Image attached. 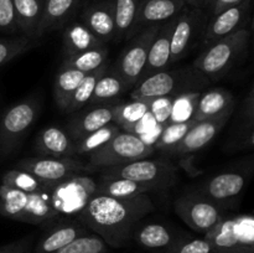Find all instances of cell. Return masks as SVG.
Listing matches in <instances>:
<instances>
[{"label":"cell","instance_id":"6da1fadb","mask_svg":"<svg viewBox=\"0 0 254 253\" xmlns=\"http://www.w3.org/2000/svg\"><path fill=\"white\" fill-rule=\"evenodd\" d=\"M154 210L146 193L134 197L94 195L76 218L109 247L121 248L130 243L135 226Z\"/></svg>","mask_w":254,"mask_h":253},{"label":"cell","instance_id":"7a4b0ae2","mask_svg":"<svg viewBox=\"0 0 254 253\" xmlns=\"http://www.w3.org/2000/svg\"><path fill=\"white\" fill-rule=\"evenodd\" d=\"M210 83L195 67L166 68L145 77L133 87L130 99H156L176 97L189 92H198Z\"/></svg>","mask_w":254,"mask_h":253},{"label":"cell","instance_id":"3957f363","mask_svg":"<svg viewBox=\"0 0 254 253\" xmlns=\"http://www.w3.org/2000/svg\"><path fill=\"white\" fill-rule=\"evenodd\" d=\"M0 216L30 225L45 226L61 220L50 206L44 190L25 192L5 185H0Z\"/></svg>","mask_w":254,"mask_h":253},{"label":"cell","instance_id":"277c9868","mask_svg":"<svg viewBox=\"0 0 254 253\" xmlns=\"http://www.w3.org/2000/svg\"><path fill=\"white\" fill-rule=\"evenodd\" d=\"M98 180L91 173H79L59 181H47L42 190L60 217H74L96 195Z\"/></svg>","mask_w":254,"mask_h":253},{"label":"cell","instance_id":"5b68a950","mask_svg":"<svg viewBox=\"0 0 254 253\" xmlns=\"http://www.w3.org/2000/svg\"><path fill=\"white\" fill-rule=\"evenodd\" d=\"M250 39L251 31L245 27L235 34L217 40L205 46L202 52L193 61L192 67H195L208 81L221 78L245 54Z\"/></svg>","mask_w":254,"mask_h":253},{"label":"cell","instance_id":"8992f818","mask_svg":"<svg viewBox=\"0 0 254 253\" xmlns=\"http://www.w3.org/2000/svg\"><path fill=\"white\" fill-rule=\"evenodd\" d=\"M205 238L213 253H254V218L250 213L223 216Z\"/></svg>","mask_w":254,"mask_h":253},{"label":"cell","instance_id":"52a82bcc","mask_svg":"<svg viewBox=\"0 0 254 253\" xmlns=\"http://www.w3.org/2000/svg\"><path fill=\"white\" fill-rule=\"evenodd\" d=\"M155 151V148L151 144L146 143L135 133L121 130L102 148L89 154L87 168L89 173H92L96 169L111 168L149 158Z\"/></svg>","mask_w":254,"mask_h":253},{"label":"cell","instance_id":"ba28073f","mask_svg":"<svg viewBox=\"0 0 254 253\" xmlns=\"http://www.w3.org/2000/svg\"><path fill=\"white\" fill-rule=\"evenodd\" d=\"M101 179H128L141 184H149L158 190L170 188L178 179L176 166L165 158H144L122 165L102 169Z\"/></svg>","mask_w":254,"mask_h":253},{"label":"cell","instance_id":"9c48e42d","mask_svg":"<svg viewBox=\"0 0 254 253\" xmlns=\"http://www.w3.org/2000/svg\"><path fill=\"white\" fill-rule=\"evenodd\" d=\"M41 104L37 98H27L12 104L0 117V159L16 150L39 118Z\"/></svg>","mask_w":254,"mask_h":253},{"label":"cell","instance_id":"30bf717a","mask_svg":"<svg viewBox=\"0 0 254 253\" xmlns=\"http://www.w3.org/2000/svg\"><path fill=\"white\" fill-rule=\"evenodd\" d=\"M159 25H151L140 30L139 34L133 36L128 46L122 51L117 60L113 71L128 84L129 87H134L141 79L145 69L146 61L150 45L158 32Z\"/></svg>","mask_w":254,"mask_h":253},{"label":"cell","instance_id":"8fae6325","mask_svg":"<svg viewBox=\"0 0 254 253\" xmlns=\"http://www.w3.org/2000/svg\"><path fill=\"white\" fill-rule=\"evenodd\" d=\"M174 210L191 230L203 235L223 217L221 207L201 192L178 197L174 202Z\"/></svg>","mask_w":254,"mask_h":253},{"label":"cell","instance_id":"7c38bea8","mask_svg":"<svg viewBox=\"0 0 254 253\" xmlns=\"http://www.w3.org/2000/svg\"><path fill=\"white\" fill-rule=\"evenodd\" d=\"M15 168L27 171L45 181H59L79 173H89L87 163L77 158L34 156L16 163Z\"/></svg>","mask_w":254,"mask_h":253},{"label":"cell","instance_id":"4fadbf2b","mask_svg":"<svg viewBox=\"0 0 254 253\" xmlns=\"http://www.w3.org/2000/svg\"><path fill=\"white\" fill-rule=\"evenodd\" d=\"M201 25V14L197 9H184L174 19L170 39L169 68L183 60L190 51Z\"/></svg>","mask_w":254,"mask_h":253},{"label":"cell","instance_id":"5bb4252c","mask_svg":"<svg viewBox=\"0 0 254 253\" xmlns=\"http://www.w3.org/2000/svg\"><path fill=\"white\" fill-rule=\"evenodd\" d=\"M250 9L251 0H245L236 6L212 15V19L208 22L203 35V45L207 46L217 40L235 34L238 30L245 29L250 19Z\"/></svg>","mask_w":254,"mask_h":253},{"label":"cell","instance_id":"9a60e30c","mask_svg":"<svg viewBox=\"0 0 254 253\" xmlns=\"http://www.w3.org/2000/svg\"><path fill=\"white\" fill-rule=\"evenodd\" d=\"M247 185V175L240 171H225L208 179L200 192L218 207H225L242 193Z\"/></svg>","mask_w":254,"mask_h":253},{"label":"cell","instance_id":"2e32d148","mask_svg":"<svg viewBox=\"0 0 254 253\" xmlns=\"http://www.w3.org/2000/svg\"><path fill=\"white\" fill-rule=\"evenodd\" d=\"M92 232L78 220L67 218V220L56 221L49 226L46 232L44 233L39 242L32 248V253H55L61 250L69 242Z\"/></svg>","mask_w":254,"mask_h":253},{"label":"cell","instance_id":"e0dca14e","mask_svg":"<svg viewBox=\"0 0 254 253\" xmlns=\"http://www.w3.org/2000/svg\"><path fill=\"white\" fill-rule=\"evenodd\" d=\"M183 236L174 228L161 223H138L131 233L130 242L150 253H165Z\"/></svg>","mask_w":254,"mask_h":253},{"label":"cell","instance_id":"ac0fdd59","mask_svg":"<svg viewBox=\"0 0 254 253\" xmlns=\"http://www.w3.org/2000/svg\"><path fill=\"white\" fill-rule=\"evenodd\" d=\"M231 116H223L221 118L208 119V121L196 122L188 133L185 134L180 143L169 151V155L183 156L186 154L195 153L205 148L211 140L216 138L221 129L226 126Z\"/></svg>","mask_w":254,"mask_h":253},{"label":"cell","instance_id":"d6986e66","mask_svg":"<svg viewBox=\"0 0 254 253\" xmlns=\"http://www.w3.org/2000/svg\"><path fill=\"white\" fill-rule=\"evenodd\" d=\"M81 22L103 44L116 39L113 0H101L89 4L82 12Z\"/></svg>","mask_w":254,"mask_h":253},{"label":"cell","instance_id":"ffe728a7","mask_svg":"<svg viewBox=\"0 0 254 253\" xmlns=\"http://www.w3.org/2000/svg\"><path fill=\"white\" fill-rule=\"evenodd\" d=\"M185 6L184 0H141L129 37H133L138 29L163 24L174 19L185 9Z\"/></svg>","mask_w":254,"mask_h":253},{"label":"cell","instance_id":"44dd1931","mask_svg":"<svg viewBox=\"0 0 254 253\" xmlns=\"http://www.w3.org/2000/svg\"><path fill=\"white\" fill-rule=\"evenodd\" d=\"M235 111V97L228 89L213 88L201 93L196 104L193 121L202 122L208 119L232 116Z\"/></svg>","mask_w":254,"mask_h":253},{"label":"cell","instance_id":"7402d4cb","mask_svg":"<svg viewBox=\"0 0 254 253\" xmlns=\"http://www.w3.org/2000/svg\"><path fill=\"white\" fill-rule=\"evenodd\" d=\"M114 108L116 104H104V106L94 107L86 113L77 116L71 119L67 124L66 131L71 136L72 140L77 143L88 134L93 133L97 129L112 123L114 118Z\"/></svg>","mask_w":254,"mask_h":253},{"label":"cell","instance_id":"603a6c76","mask_svg":"<svg viewBox=\"0 0 254 253\" xmlns=\"http://www.w3.org/2000/svg\"><path fill=\"white\" fill-rule=\"evenodd\" d=\"M36 150L44 156L76 158V144L66 130L59 126L42 129L36 138Z\"/></svg>","mask_w":254,"mask_h":253},{"label":"cell","instance_id":"cb8c5ba5","mask_svg":"<svg viewBox=\"0 0 254 253\" xmlns=\"http://www.w3.org/2000/svg\"><path fill=\"white\" fill-rule=\"evenodd\" d=\"M175 19V17H174ZM174 19L169 21L163 22L159 26L158 32L154 37L153 42L150 45L148 55V61H146L145 69L141 79L150 74L156 73L159 71L169 68V59H170V39L171 31L174 26ZM140 79V81H141Z\"/></svg>","mask_w":254,"mask_h":253},{"label":"cell","instance_id":"d4e9b609","mask_svg":"<svg viewBox=\"0 0 254 253\" xmlns=\"http://www.w3.org/2000/svg\"><path fill=\"white\" fill-rule=\"evenodd\" d=\"M62 41H64V50L66 52V56H72V55L81 54L87 50L106 46V44L94 36L89 31L88 27L81 21L72 22L64 29L62 34Z\"/></svg>","mask_w":254,"mask_h":253},{"label":"cell","instance_id":"484cf974","mask_svg":"<svg viewBox=\"0 0 254 253\" xmlns=\"http://www.w3.org/2000/svg\"><path fill=\"white\" fill-rule=\"evenodd\" d=\"M19 31L29 39L37 40L36 34L44 12L45 0H12Z\"/></svg>","mask_w":254,"mask_h":253},{"label":"cell","instance_id":"4316f807","mask_svg":"<svg viewBox=\"0 0 254 253\" xmlns=\"http://www.w3.org/2000/svg\"><path fill=\"white\" fill-rule=\"evenodd\" d=\"M78 1L79 0H45L44 12L36 34L37 39H41L45 34L61 26Z\"/></svg>","mask_w":254,"mask_h":253},{"label":"cell","instance_id":"83f0119b","mask_svg":"<svg viewBox=\"0 0 254 253\" xmlns=\"http://www.w3.org/2000/svg\"><path fill=\"white\" fill-rule=\"evenodd\" d=\"M151 191H159L158 188L149 184L136 183L128 179H98L96 195H106L112 197H134L145 195Z\"/></svg>","mask_w":254,"mask_h":253},{"label":"cell","instance_id":"f1b7e54d","mask_svg":"<svg viewBox=\"0 0 254 253\" xmlns=\"http://www.w3.org/2000/svg\"><path fill=\"white\" fill-rule=\"evenodd\" d=\"M130 87L113 71V68H109L102 74L101 78L97 81L96 87H94L93 94L88 103L94 106V104H102L111 99L118 98L119 96L124 93Z\"/></svg>","mask_w":254,"mask_h":253},{"label":"cell","instance_id":"f546056e","mask_svg":"<svg viewBox=\"0 0 254 253\" xmlns=\"http://www.w3.org/2000/svg\"><path fill=\"white\" fill-rule=\"evenodd\" d=\"M153 99H131L122 104H116L113 123L119 128H126L127 131L130 126H136L150 113V106Z\"/></svg>","mask_w":254,"mask_h":253},{"label":"cell","instance_id":"4dcf8cb0","mask_svg":"<svg viewBox=\"0 0 254 253\" xmlns=\"http://www.w3.org/2000/svg\"><path fill=\"white\" fill-rule=\"evenodd\" d=\"M87 73L72 68H60L54 82V96L61 111H66L72 94Z\"/></svg>","mask_w":254,"mask_h":253},{"label":"cell","instance_id":"1f68e13d","mask_svg":"<svg viewBox=\"0 0 254 253\" xmlns=\"http://www.w3.org/2000/svg\"><path fill=\"white\" fill-rule=\"evenodd\" d=\"M107 61H108V49L106 46H102L97 47V49L87 50L81 54L66 56L61 67L89 73V72L103 66Z\"/></svg>","mask_w":254,"mask_h":253},{"label":"cell","instance_id":"d6a6232c","mask_svg":"<svg viewBox=\"0 0 254 253\" xmlns=\"http://www.w3.org/2000/svg\"><path fill=\"white\" fill-rule=\"evenodd\" d=\"M116 39L130 36L141 0H113Z\"/></svg>","mask_w":254,"mask_h":253},{"label":"cell","instance_id":"836d02e7","mask_svg":"<svg viewBox=\"0 0 254 253\" xmlns=\"http://www.w3.org/2000/svg\"><path fill=\"white\" fill-rule=\"evenodd\" d=\"M108 67L109 63L108 61H107L103 66H101L99 68L94 69V71L86 74V77L82 79L79 86L76 88L74 93L72 94L68 106H67L66 111H64L66 113H73V112L78 111V109H81L82 107L86 106V104L88 103L92 94H93L97 81H98L102 77V74L108 69Z\"/></svg>","mask_w":254,"mask_h":253},{"label":"cell","instance_id":"e575fe53","mask_svg":"<svg viewBox=\"0 0 254 253\" xmlns=\"http://www.w3.org/2000/svg\"><path fill=\"white\" fill-rule=\"evenodd\" d=\"M119 131H121V128L116 123H113V122L102 126V128L97 129L96 131L88 134L84 138H82L81 140L74 143L76 144V155H89V154L94 153L99 148H102L104 144L108 143Z\"/></svg>","mask_w":254,"mask_h":253},{"label":"cell","instance_id":"d590c367","mask_svg":"<svg viewBox=\"0 0 254 253\" xmlns=\"http://www.w3.org/2000/svg\"><path fill=\"white\" fill-rule=\"evenodd\" d=\"M47 181L36 178L27 171L20 169H11L4 173L1 178V185L16 189V190L25 191V192H37L44 189Z\"/></svg>","mask_w":254,"mask_h":253},{"label":"cell","instance_id":"8d00e7d4","mask_svg":"<svg viewBox=\"0 0 254 253\" xmlns=\"http://www.w3.org/2000/svg\"><path fill=\"white\" fill-rule=\"evenodd\" d=\"M196 122L193 119L188 122H183V123H170L166 124L165 128L163 129L161 134L159 135V138L156 139V141L154 143V148L155 150L161 151V153L168 154L171 149L175 148L179 143H180L181 139L185 136V134L188 133L189 129L195 124Z\"/></svg>","mask_w":254,"mask_h":253},{"label":"cell","instance_id":"74e56055","mask_svg":"<svg viewBox=\"0 0 254 253\" xmlns=\"http://www.w3.org/2000/svg\"><path fill=\"white\" fill-rule=\"evenodd\" d=\"M200 94V92H189V93L174 97L168 124L183 123V122L193 119V113H195L196 104H197Z\"/></svg>","mask_w":254,"mask_h":253},{"label":"cell","instance_id":"f35d334b","mask_svg":"<svg viewBox=\"0 0 254 253\" xmlns=\"http://www.w3.org/2000/svg\"><path fill=\"white\" fill-rule=\"evenodd\" d=\"M55 253H109V246L93 232L79 236Z\"/></svg>","mask_w":254,"mask_h":253},{"label":"cell","instance_id":"ab89813d","mask_svg":"<svg viewBox=\"0 0 254 253\" xmlns=\"http://www.w3.org/2000/svg\"><path fill=\"white\" fill-rule=\"evenodd\" d=\"M36 45V40L29 39L24 35L16 37H2V39H0V67L6 64L7 62L22 55L24 52L34 49Z\"/></svg>","mask_w":254,"mask_h":253},{"label":"cell","instance_id":"60d3db41","mask_svg":"<svg viewBox=\"0 0 254 253\" xmlns=\"http://www.w3.org/2000/svg\"><path fill=\"white\" fill-rule=\"evenodd\" d=\"M165 253H213V250L205 237L193 238L183 236Z\"/></svg>","mask_w":254,"mask_h":253},{"label":"cell","instance_id":"b9f144b4","mask_svg":"<svg viewBox=\"0 0 254 253\" xmlns=\"http://www.w3.org/2000/svg\"><path fill=\"white\" fill-rule=\"evenodd\" d=\"M0 31L6 34L19 31L12 0H0Z\"/></svg>","mask_w":254,"mask_h":253},{"label":"cell","instance_id":"7bdbcfd3","mask_svg":"<svg viewBox=\"0 0 254 253\" xmlns=\"http://www.w3.org/2000/svg\"><path fill=\"white\" fill-rule=\"evenodd\" d=\"M174 97H163V98L153 99L150 106V113L155 116V119L160 124H168L169 117L171 113V104Z\"/></svg>","mask_w":254,"mask_h":253},{"label":"cell","instance_id":"ee69618b","mask_svg":"<svg viewBox=\"0 0 254 253\" xmlns=\"http://www.w3.org/2000/svg\"><path fill=\"white\" fill-rule=\"evenodd\" d=\"M34 248V236L29 235L11 243L1 246L0 253H32Z\"/></svg>","mask_w":254,"mask_h":253},{"label":"cell","instance_id":"f6af8a7d","mask_svg":"<svg viewBox=\"0 0 254 253\" xmlns=\"http://www.w3.org/2000/svg\"><path fill=\"white\" fill-rule=\"evenodd\" d=\"M245 0H215L212 7H211V11H212V15L218 14V12L223 11V10L228 9V7L236 6V5L241 4Z\"/></svg>","mask_w":254,"mask_h":253},{"label":"cell","instance_id":"bcb514c9","mask_svg":"<svg viewBox=\"0 0 254 253\" xmlns=\"http://www.w3.org/2000/svg\"><path fill=\"white\" fill-rule=\"evenodd\" d=\"M184 2H185V5H190L195 9H198L203 5V0H184Z\"/></svg>","mask_w":254,"mask_h":253},{"label":"cell","instance_id":"7dc6e473","mask_svg":"<svg viewBox=\"0 0 254 253\" xmlns=\"http://www.w3.org/2000/svg\"><path fill=\"white\" fill-rule=\"evenodd\" d=\"M213 2H215V0H203V5H206V6H208L211 9L213 5Z\"/></svg>","mask_w":254,"mask_h":253}]
</instances>
